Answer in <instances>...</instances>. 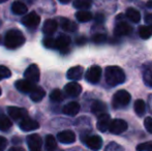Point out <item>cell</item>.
I'll return each instance as SVG.
<instances>
[{"instance_id":"1","label":"cell","mask_w":152,"mask_h":151,"mask_svg":"<svg viewBox=\"0 0 152 151\" xmlns=\"http://www.w3.org/2000/svg\"><path fill=\"white\" fill-rule=\"evenodd\" d=\"M104 78H106L107 84L110 85L111 87H115L125 82L126 76L121 67L112 65V66H108L106 69Z\"/></svg>"},{"instance_id":"2","label":"cell","mask_w":152,"mask_h":151,"mask_svg":"<svg viewBox=\"0 0 152 151\" xmlns=\"http://www.w3.org/2000/svg\"><path fill=\"white\" fill-rule=\"evenodd\" d=\"M25 42H26V38H25L24 34L18 29L8 30L4 37V44L6 48L10 49V50L20 48L25 44Z\"/></svg>"},{"instance_id":"3","label":"cell","mask_w":152,"mask_h":151,"mask_svg":"<svg viewBox=\"0 0 152 151\" xmlns=\"http://www.w3.org/2000/svg\"><path fill=\"white\" fill-rule=\"evenodd\" d=\"M130 99L132 96L130 94L124 89L118 90L114 95H113L112 98V107L114 109L118 110V109H123L126 106H128V104L130 103Z\"/></svg>"},{"instance_id":"4","label":"cell","mask_w":152,"mask_h":151,"mask_svg":"<svg viewBox=\"0 0 152 151\" xmlns=\"http://www.w3.org/2000/svg\"><path fill=\"white\" fill-rule=\"evenodd\" d=\"M102 78V69L98 65H92L85 74V79L90 84H96Z\"/></svg>"},{"instance_id":"5","label":"cell","mask_w":152,"mask_h":151,"mask_svg":"<svg viewBox=\"0 0 152 151\" xmlns=\"http://www.w3.org/2000/svg\"><path fill=\"white\" fill-rule=\"evenodd\" d=\"M127 129V123L123 119H114L112 120L109 131L113 135H120Z\"/></svg>"},{"instance_id":"6","label":"cell","mask_w":152,"mask_h":151,"mask_svg":"<svg viewBox=\"0 0 152 151\" xmlns=\"http://www.w3.org/2000/svg\"><path fill=\"white\" fill-rule=\"evenodd\" d=\"M7 114L12 119L16 121H21L24 118L28 117V112L26 109L19 107H7Z\"/></svg>"},{"instance_id":"7","label":"cell","mask_w":152,"mask_h":151,"mask_svg":"<svg viewBox=\"0 0 152 151\" xmlns=\"http://www.w3.org/2000/svg\"><path fill=\"white\" fill-rule=\"evenodd\" d=\"M40 23V17L36 14L35 12H31L27 14L22 19V24L28 28H35L39 25Z\"/></svg>"},{"instance_id":"8","label":"cell","mask_w":152,"mask_h":151,"mask_svg":"<svg viewBox=\"0 0 152 151\" xmlns=\"http://www.w3.org/2000/svg\"><path fill=\"white\" fill-rule=\"evenodd\" d=\"M35 83L31 82V81L27 80V79H21V80L16 81L15 86H16L17 90L20 91L22 93H30L34 88H35Z\"/></svg>"},{"instance_id":"9","label":"cell","mask_w":152,"mask_h":151,"mask_svg":"<svg viewBox=\"0 0 152 151\" xmlns=\"http://www.w3.org/2000/svg\"><path fill=\"white\" fill-rule=\"evenodd\" d=\"M26 142H27V145H28V148L32 151H38L42 149V140L40 138V136L37 135V133L29 135L26 138Z\"/></svg>"},{"instance_id":"10","label":"cell","mask_w":152,"mask_h":151,"mask_svg":"<svg viewBox=\"0 0 152 151\" xmlns=\"http://www.w3.org/2000/svg\"><path fill=\"white\" fill-rule=\"evenodd\" d=\"M24 77L25 79L31 81L33 83H37L40 79V71L39 69L36 64H31L26 69V71H24Z\"/></svg>"},{"instance_id":"11","label":"cell","mask_w":152,"mask_h":151,"mask_svg":"<svg viewBox=\"0 0 152 151\" xmlns=\"http://www.w3.org/2000/svg\"><path fill=\"white\" fill-rule=\"evenodd\" d=\"M70 42L72 39L68 35L65 34H61L56 38V42H55V49L59 50L62 53H66L68 52V49H69Z\"/></svg>"},{"instance_id":"12","label":"cell","mask_w":152,"mask_h":151,"mask_svg":"<svg viewBox=\"0 0 152 151\" xmlns=\"http://www.w3.org/2000/svg\"><path fill=\"white\" fill-rule=\"evenodd\" d=\"M84 143L86 144V146L91 150H99L102 146V140L99 136L92 135V136H87L84 140Z\"/></svg>"},{"instance_id":"13","label":"cell","mask_w":152,"mask_h":151,"mask_svg":"<svg viewBox=\"0 0 152 151\" xmlns=\"http://www.w3.org/2000/svg\"><path fill=\"white\" fill-rule=\"evenodd\" d=\"M111 122H112V119H111L110 115L108 113H104L100 116H98L97 122H96V127L102 133H106V131H109Z\"/></svg>"},{"instance_id":"14","label":"cell","mask_w":152,"mask_h":151,"mask_svg":"<svg viewBox=\"0 0 152 151\" xmlns=\"http://www.w3.org/2000/svg\"><path fill=\"white\" fill-rule=\"evenodd\" d=\"M64 92L69 97H78L82 93V86L77 82H70L65 85Z\"/></svg>"},{"instance_id":"15","label":"cell","mask_w":152,"mask_h":151,"mask_svg":"<svg viewBox=\"0 0 152 151\" xmlns=\"http://www.w3.org/2000/svg\"><path fill=\"white\" fill-rule=\"evenodd\" d=\"M19 126L23 131H31L39 128V123L36 120H34V119L26 117V118H24L19 122Z\"/></svg>"},{"instance_id":"16","label":"cell","mask_w":152,"mask_h":151,"mask_svg":"<svg viewBox=\"0 0 152 151\" xmlns=\"http://www.w3.org/2000/svg\"><path fill=\"white\" fill-rule=\"evenodd\" d=\"M76 133L70 129H66V131H60L57 135V140L62 144H72L76 142Z\"/></svg>"},{"instance_id":"17","label":"cell","mask_w":152,"mask_h":151,"mask_svg":"<svg viewBox=\"0 0 152 151\" xmlns=\"http://www.w3.org/2000/svg\"><path fill=\"white\" fill-rule=\"evenodd\" d=\"M132 32V26L126 22H124V21H120L118 24H116V26L114 28V34L116 36H125V35H129Z\"/></svg>"},{"instance_id":"18","label":"cell","mask_w":152,"mask_h":151,"mask_svg":"<svg viewBox=\"0 0 152 151\" xmlns=\"http://www.w3.org/2000/svg\"><path fill=\"white\" fill-rule=\"evenodd\" d=\"M83 74H84V69L81 65H77V66H72L68 69L66 73V77L72 81H78L82 79Z\"/></svg>"},{"instance_id":"19","label":"cell","mask_w":152,"mask_h":151,"mask_svg":"<svg viewBox=\"0 0 152 151\" xmlns=\"http://www.w3.org/2000/svg\"><path fill=\"white\" fill-rule=\"evenodd\" d=\"M57 27H58V22L56 20H53V19H49L46 22L44 23V26H42V32L44 34L51 36L52 34H54L57 30Z\"/></svg>"},{"instance_id":"20","label":"cell","mask_w":152,"mask_h":151,"mask_svg":"<svg viewBox=\"0 0 152 151\" xmlns=\"http://www.w3.org/2000/svg\"><path fill=\"white\" fill-rule=\"evenodd\" d=\"M59 25L66 32H76L78 30V25L66 18H59Z\"/></svg>"},{"instance_id":"21","label":"cell","mask_w":152,"mask_h":151,"mask_svg":"<svg viewBox=\"0 0 152 151\" xmlns=\"http://www.w3.org/2000/svg\"><path fill=\"white\" fill-rule=\"evenodd\" d=\"M80 105L77 101H70L64 106L62 112L67 116H76L80 112Z\"/></svg>"},{"instance_id":"22","label":"cell","mask_w":152,"mask_h":151,"mask_svg":"<svg viewBox=\"0 0 152 151\" xmlns=\"http://www.w3.org/2000/svg\"><path fill=\"white\" fill-rule=\"evenodd\" d=\"M107 105L104 103V101H95L92 103L91 105V112L96 116H100L102 114L107 113Z\"/></svg>"},{"instance_id":"23","label":"cell","mask_w":152,"mask_h":151,"mask_svg":"<svg viewBox=\"0 0 152 151\" xmlns=\"http://www.w3.org/2000/svg\"><path fill=\"white\" fill-rule=\"evenodd\" d=\"M29 94H30L29 96H30V99L32 101L38 103V101H40L46 96V91H45L42 87H35Z\"/></svg>"},{"instance_id":"24","label":"cell","mask_w":152,"mask_h":151,"mask_svg":"<svg viewBox=\"0 0 152 151\" xmlns=\"http://www.w3.org/2000/svg\"><path fill=\"white\" fill-rule=\"evenodd\" d=\"M27 10H28V8H27L26 4L23 3L22 1H15L14 3L12 4V12H14L15 15L21 16V15L26 14Z\"/></svg>"},{"instance_id":"25","label":"cell","mask_w":152,"mask_h":151,"mask_svg":"<svg viewBox=\"0 0 152 151\" xmlns=\"http://www.w3.org/2000/svg\"><path fill=\"white\" fill-rule=\"evenodd\" d=\"M126 18L128 19L129 21H132V22L134 23H138L141 21V14L139 10H137L136 8L134 7H128L127 9H126Z\"/></svg>"},{"instance_id":"26","label":"cell","mask_w":152,"mask_h":151,"mask_svg":"<svg viewBox=\"0 0 152 151\" xmlns=\"http://www.w3.org/2000/svg\"><path fill=\"white\" fill-rule=\"evenodd\" d=\"M76 18L79 22L81 23H86V22H89L93 19V16L90 12L88 10H85V9H80L79 12H76Z\"/></svg>"},{"instance_id":"27","label":"cell","mask_w":152,"mask_h":151,"mask_svg":"<svg viewBox=\"0 0 152 151\" xmlns=\"http://www.w3.org/2000/svg\"><path fill=\"white\" fill-rule=\"evenodd\" d=\"M12 126V123L10 119L6 115L0 113V131H7Z\"/></svg>"},{"instance_id":"28","label":"cell","mask_w":152,"mask_h":151,"mask_svg":"<svg viewBox=\"0 0 152 151\" xmlns=\"http://www.w3.org/2000/svg\"><path fill=\"white\" fill-rule=\"evenodd\" d=\"M134 109L136 114L139 117H143V115L146 113V105H145V101L143 99H137L134 101Z\"/></svg>"},{"instance_id":"29","label":"cell","mask_w":152,"mask_h":151,"mask_svg":"<svg viewBox=\"0 0 152 151\" xmlns=\"http://www.w3.org/2000/svg\"><path fill=\"white\" fill-rule=\"evenodd\" d=\"M139 35L143 39H148L152 36V25H143L139 28Z\"/></svg>"},{"instance_id":"30","label":"cell","mask_w":152,"mask_h":151,"mask_svg":"<svg viewBox=\"0 0 152 151\" xmlns=\"http://www.w3.org/2000/svg\"><path fill=\"white\" fill-rule=\"evenodd\" d=\"M72 5L77 9H88L92 5V0H74Z\"/></svg>"},{"instance_id":"31","label":"cell","mask_w":152,"mask_h":151,"mask_svg":"<svg viewBox=\"0 0 152 151\" xmlns=\"http://www.w3.org/2000/svg\"><path fill=\"white\" fill-rule=\"evenodd\" d=\"M45 148L47 150H54L57 148V141L55 139L54 136L48 135L46 137V141H45Z\"/></svg>"},{"instance_id":"32","label":"cell","mask_w":152,"mask_h":151,"mask_svg":"<svg viewBox=\"0 0 152 151\" xmlns=\"http://www.w3.org/2000/svg\"><path fill=\"white\" fill-rule=\"evenodd\" d=\"M143 81L145 85L149 88H152V71L149 69H145L143 73Z\"/></svg>"},{"instance_id":"33","label":"cell","mask_w":152,"mask_h":151,"mask_svg":"<svg viewBox=\"0 0 152 151\" xmlns=\"http://www.w3.org/2000/svg\"><path fill=\"white\" fill-rule=\"evenodd\" d=\"M50 99L52 101H60L62 99V92L60 89H54L52 92L50 93Z\"/></svg>"},{"instance_id":"34","label":"cell","mask_w":152,"mask_h":151,"mask_svg":"<svg viewBox=\"0 0 152 151\" xmlns=\"http://www.w3.org/2000/svg\"><path fill=\"white\" fill-rule=\"evenodd\" d=\"M10 76H12V71H10V69H7L4 65H0V80L7 79Z\"/></svg>"},{"instance_id":"35","label":"cell","mask_w":152,"mask_h":151,"mask_svg":"<svg viewBox=\"0 0 152 151\" xmlns=\"http://www.w3.org/2000/svg\"><path fill=\"white\" fill-rule=\"evenodd\" d=\"M92 40H93V42H95V44H104V42H107V35L102 34V33H97V34L93 35Z\"/></svg>"},{"instance_id":"36","label":"cell","mask_w":152,"mask_h":151,"mask_svg":"<svg viewBox=\"0 0 152 151\" xmlns=\"http://www.w3.org/2000/svg\"><path fill=\"white\" fill-rule=\"evenodd\" d=\"M137 150L138 151H152V141L145 142L140 145L137 146Z\"/></svg>"},{"instance_id":"37","label":"cell","mask_w":152,"mask_h":151,"mask_svg":"<svg viewBox=\"0 0 152 151\" xmlns=\"http://www.w3.org/2000/svg\"><path fill=\"white\" fill-rule=\"evenodd\" d=\"M55 42H56V39H54V38H52L50 36L46 37L44 40H42L44 46L48 49H55Z\"/></svg>"},{"instance_id":"38","label":"cell","mask_w":152,"mask_h":151,"mask_svg":"<svg viewBox=\"0 0 152 151\" xmlns=\"http://www.w3.org/2000/svg\"><path fill=\"white\" fill-rule=\"evenodd\" d=\"M104 149L107 151H114V150L116 151V150H123V148H122L120 145H118L117 143H115V142H112V143L109 144Z\"/></svg>"},{"instance_id":"39","label":"cell","mask_w":152,"mask_h":151,"mask_svg":"<svg viewBox=\"0 0 152 151\" xmlns=\"http://www.w3.org/2000/svg\"><path fill=\"white\" fill-rule=\"evenodd\" d=\"M145 128L147 129L148 133H152V117H146L144 120Z\"/></svg>"},{"instance_id":"40","label":"cell","mask_w":152,"mask_h":151,"mask_svg":"<svg viewBox=\"0 0 152 151\" xmlns=\"http://www.w3.org/2000/svg\"><path fill=\"white\" fill-rule=\"evenodd\" d=\"M104 19H106V17H104V15L102 14V12H98V14H96L95 17H94V21H95V23H97V24L104 23Z\"/></svg>"},{"instance_id":"41","label":"cell","mask_w":152,"mask_h":151,"mask_svg":"<svg viewBox=\"0 0 152 151\" xmlns=\"http://www.w3.org/2000/svg\"><path fill=\"white\" fill-rule=\"evenodd\" d=\"M7 146V140L6 138L0 136V150H4Z\"/></svg>"},{"instance_id":"42","label":"cell","mask_w":152,"mask_h":151,"mask_svg":"<svg viewBox=\"0 0 152 151\" xmlns=\"http://www.w3.org/2000/svg\"><path fill=\"white\" fill-rule=\"evenodd\" d=\"M86 42H87V39L84 36H80V37H78L76 39L77 44H79V46H83V44H86Z\"/></svg>"},{"instance_id":"43","label":"cell","mask_w":152,"mask_h":151,"mask_svg":"<svg viewBox=\"0 0 152 151\" xmlns=\"http://www.w3.org/2000/svg\"><path fill=\"white\" fill-rule=\"evenodd\" d=\"M145 22L148 25H152V14H148L145 16Z\"/></svg>"},{"instance_id":"44","label":"cell","mask_w":152,"mask_h":151,"mask_svg":"<svg viewBox=\"0 0 152 151\" xmlns=\"http://www.w3.org/2000/svg\"><path fill=\"white\" fill-rule=\"evenodd\" d=\"M146 6L148 8H152V0H148V1H147Z\"/></svg>"},{"instance_id":"45","label":"cell","mask_w":152,"mask_h":151,"mask_svg":"<svg viewBox=\"0 0 152 151\" xmlns=\"http://www.w3.org/2000/svg\"><path fill=\"white\" fill-rule=\"evenodd\" d=\"M58 1L62 4H67L68 2H70V0H58Z\"/></svg>"},{"instance_id":"46","label":"cell","mask_w":152,"mask_h":151,"mask_svg":"<svg viewBox=\"0 0 152 151\" xmlns=\"http://www.w3.org/2000/svg\"><path fill=\"white\" fill-rule=\"evenodd\" d=\"M10 150V151H14V150H24V149H23V148H16V147H12Z\"/></svg>"},{"instance_id":"47","label":"cell","mask_w":152,"mask_h":151,"mask_svg":"<svg viewBox=\"0 0 152 151\" xmlns=\"http://www.w3.org/2000/svg\"><path fill=\"white\" fill-rule=\"evenodd\" d=\"M6 0H0V3H3V2H5Z\"/></svg>"},{"instance_id":"48","label":"cell","mask_w":152,"mask_h":151,"mask_svg":"<svg viewBox=\"0 0 152 151\" xmlns=\"http://www.w3.org/2000/svg\"><path fill=\"white\" fill-rule=\"evenodd\" d=\"M0 95H1V88H0Z\"/></svg>"}]
</instances>
